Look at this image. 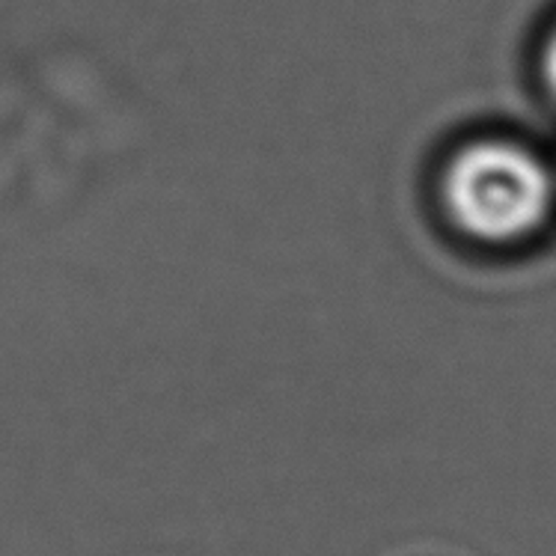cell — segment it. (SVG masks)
<instances>
[{"label":"cell","instance_id":"cell-2","mask_svg":"<svg viewBox=\"0 0 556 556\" xmlns=\"http://www.w3.org/2000/svg\"><path fill=\"white\" fill-rule=\"evenodd\" d=\"M542 75H545V84L551 96L556 99V30L551 34L545 46V54H542Z\"/></svg>","mask_w":556,"mask_h":556},{"label":"cell","instance_id":"cell-1","mask_svg":"<svg viewBox=\"0 0 556 556\" xmlns=\"http://www.w3.org/2000/svg\"><path fill=\"white\" fill-rule=\"evenodd\" d=\"M443 208L470 239L509 244L545 224L554 179L533 152L506 140H479L443 173Z\"/></svg>","mask_w":556,"mask_h":556}]
</instances>
